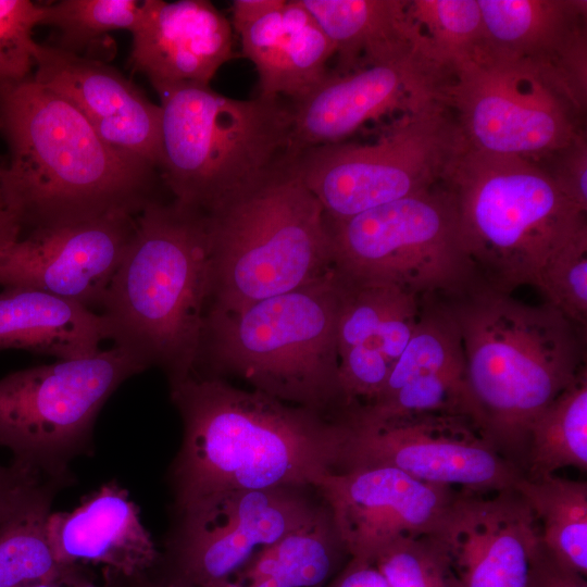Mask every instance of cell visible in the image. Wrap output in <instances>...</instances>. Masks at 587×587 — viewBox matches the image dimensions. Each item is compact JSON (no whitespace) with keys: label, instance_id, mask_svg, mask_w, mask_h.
<instances>
[{"label":"cell","instance_id":"cell-32","mask_svg":"<svg viewBox=\"0 0 587 587\" xmlns=\"http://www.w3.org/2000/svg\"><path fill=\"white\" fill-rule=\"evenodd\" d=\"M136 0H61L43 4L41 25L57 30L61 50L80 54L85 47L113 30L132 32L140 14Z\"/></svg>","mask_w":587,"mask_h":587},{"label":"cell","instance_id":"cell-4","mask_svg":"<svg viewBox=\"0 0 587 587\" xmlns=\"http://www.w3.org/2000/svg\"><path fill=\"white\" fill-rule=\"evenodd\" d=\"M210 297L205 213L155 199L136 228L104 294L102 314L114 346L168 384L195 372Z\"/></svg>","mask_w":587,"mask_h":587},{"label":"cell","instance_id":"cell-13","mask_svg":"<svg viewBox=\"0 0 587 587\" xmlns=\"http://www.w3.org/2000/svg\"><path fill=\"white\" fill-rule=\"evenodd\" d=\"M308 489L233 491L175 514L164 574L190 587H222L258 552L316 516L323 503Z\"/></svg>","mask_w":587,"mask_h":587},{"label":"cell","instance_id":"cell-39","mask_svg":"<svg viewBox=\"0 0 587 587\" xmlns=\"http://www.w3.org/2000/svg\"><path fill=\"white\" fill-rule=\"evenodd\" d=\"M585 576L557 561L540 545L532 564L527 587H587Z\"/></svg>","mask_w":587,"mask_h":587},{"label":"cell","instance_id":"cell-34","mask_svg":"<svg viewBox=\"0 0 587 587\" xmlns=\"http://www.w3.org/2000/svg\"><path fill=\"white\" fill-rule=\"evenodd\" d=\"M374 564L388 587H463L451 558L433 534L392 541Z\"/></svg>","mask_w":587,"mask_h":587},{"label":"cell","instance_id":"cell-21","mask_svg":"<svg viewBox=\"0 0 587 587\" xmlns=\"http://www.w3.org/2000/svg\"><path fill=\"white\" fill-rule=\"evenodd\" d=\"M340 276L344 294L337 327L339 382L349 408L360 399L371 402L383 389L413 334L422 298L391 283Z\"/></svg>","mask_w":587,"mask_h":587},{"label":"cell","instance_id":"cell-29","mask_svg":"<svg viewBox=\"0 0 587 587\" xmlns=\"http://www.w3.org/2000/svg\"><path fill=\"white\" fill-rule=\"evenodd\" d=\"M514 489L533 510L540 529V542L557 561L587 573V484L546 475H522Z\"/></svg>","mask_w":587,"mask_h":587},{"label":"cell","instance_id":"cell-41","mask_svg":"<svg viewBox=\"0 0 587 587\" xmlns=\"http://www.w3.org/2000/svg\"><path fill=\"white\" fill-rule=\"evenodd\" d=\"M28 587H125L124 583L104 579L95 582L88 569L83 566H64L51 577L37 582Z\"/></svg>","mask_w":587,"mask_h":587},{"label":"cell","instance_id":"cell-44","mask_svg":"<svg viewBox=\"0 0 587 587\" xmlns=\"http://www.w3.org/2000/svg\"><path fill=\"white\" fill-rule=\"evenodd\" d=\"M1 213V212H0Z\"/></svg>","mask_w":587,"mask_h":587},{"label":"cell","instance_id":"cell-8","mask_svg":"<svg viewBox=\"0 0 587 587\" xmlns=\"http://www.w3.org/2000/svg\"><path fill=\"white\" fill-rule=\"evenodd\" d=\"M154 89L158 172L176 202L208 213L289 159L290 108L279 99H235L191 83Z\"/></svg>","mask_w":587,"mask_h":587},{"label":"cell","instance_id":"cell-26","mask_svg":"<svg viewBox=\"0 0 587 587\" xmlns=\"http://www.w3.org/2000/svg\"><path fill=\"white\" fill-rule=\"evenodd\" d=\"M105 339L102 314L77 301L33 288L0 291V350L74 360L96 354Z\"/></svg>","mask_w":587,"mask_h":587},{"label":"cell","instance_id":"cell-17","mask_svg":"<svg viewBox=\"0 0 587 587\" xmlns=\"http://www.w3.org/2000/svg\"><path fill=\"white\" fill-rule=\"evenodd\" d=\"M135 228L136 216L128 214L24 235L3 225L0 286L38 289L100 309Z\"/></svg>","mask_w":587,"mask_h":587},{"label":"cell","instance_id":"cell-1","mask_svg":"<svg viewBox=\"0 0 587 587\" xmlns=\"http://www.w3.org/2000/svg\"><path fill=\"white\" fill-rule=\"evenodd\" d=\"M170 397L183 423L170 467L175 514L233 491L315 489L338 466L341 415L200 374L170 383Z\"/></svg>","mask_w":587,"mask_h":587},{"label":"cell","instance_id":"cell-20","mask_svg":"<svg viewBox=\"0 0 587 587\" xmlns=\"http://www.w3.org/2000/svg\"><path fill=\"white\" fill-rule=\"evenodd\" d=\"M33 76L73 104L111 147L158 170L161 108L118 70L38 43Z\"/></svg>","mask_w":587,"mask_h":587},{"label":"cell","instance_id":"cell-12","mask_svg":"<svg viewBox=\"0 0 587 587\" xmlns=\"http://www.w3.org/2000/svg\"><path fill=\"white\" fill-rule=\"evenodd\" d=\"M452 68L448 105L472 149L539 162L583 130L585 110L533 62L485 46Z\"/></svg>","mask_w":587,"mask_h":587},{"label":"cell","instance_id":"cell-23","mask_svg":"<svg viewBox=\"0 0 587 587\" xmlns=\"http://www.w3.org/2000/svg\"><path fill=\"white\" fill-rule=\"evenodd\" d=\"M130 65L152 87L210 85L234 58L233 26L208 0H145L130 32Z\"/></svg>","mask_w":587,"mask_h":587},{"label":"cell","instance_id":"cell-15","mask_svg":"<svg viewBox=\"0 0 587 587\" xmlns=\"http://www.w3.org/2000/svg\"><path fill=\"white\" fill-rule=\"evenodd\" d=\"M451 64L424 39L409 53L346 74L328 72L290 108L289 158L341 142L370 121L448 104Z\"/></svg>","mask_w":587,"mask_h":587},{"label":"cell","instance_id":"cell-16","mask_svg":"<svg viewBox=\"0 0 587 587\" xmlns=\"http://www.w3.org/2000/svg\"><path fill=\"white\" fill-rule=\"evenodd\" d=\"M315 490L349 558L373 564L392 541L434 533L458 494L391 466L333 471Z\"/></svg>","mask_w":587,"mask_h":587},{"label":"cell","instance_id":"cell-22","mask_svg":"<svg viewBox=\"0 0 587 587\" xmlns=\"http://www.w3.org/2000/svg\"><path fill=\"white\" fill-rule=\"evenodd\" d=\"M47 537L59 564L99 566L104 579L130 583L161 561L138 505L116 480L85 496L72 511H51Z\"/></svg>","mask_w":587,"mask_h":587},{"label":"cell","instance_id":"cell-9","mask_svg":"<svg viewBox=\"0 0 587 587\" xmlns=\"http://www.w3.org/2000/svg\"><path fill=\"white\" fill-rule=\"evenodd\" d=\"M147 367L112 346L96 354L58 360L0 379V447L14 464L61 487L70 463L92 452L96 420L112 394Z\"/></svg>","mask_w":587,"mask_h":587},{"label":"cell","instance_id":"cell-11","mask_svg":"<svg viewBox=\"0 0 587 587\" xmlns=\"http://www.w3.org/2000/svg\"><path fill=\"white\" fill-rule=\"evenodd\" d=\"M447 103L398 115L376 140L311 148L292 164L328 221H342L425 191L464 146Z\"/></svg>","mask_w":587,"mask_h":587},{"label":"cell","instance_id":"cell-14","mask_svg":"<svg viewBox=\"0 0 587 587\" xmlns=\"http://www.w3.org/2000/svg\"><path fill=\"white\" fill-rule=\"evenodd\" d=\"M347 425L336 471L391 466L421 482L492 494L514 488L523 471L505 459L462 416L420 414Z\"/></svg>","mask_w":587,"mask_h":587},{"label":"cell","instance_id":"cell-25","mask_svg":"<svg viewBox=\"0 0 587 587\" xmlns=\"http://www.w3.org/2000/svg\"><path fill=\"white\" fill-rule=\"evenodd\" d=\"M486 46L550 72L587 103V1L477 0Z\"/></svg>","mask_w":587,"mask_h":587},{"label":"cell","instance_id":"cell-38","mask_svg":"<svg viewBox=\"0 0 587 587\" xmlns=\"http://www.w3.org/2000/svg\"><path fill=\"white\" fill-rule=\"evenodd\" d=\"M45 483L51 482L14 463L9 466L0 465V524Z\"/></svg>","mask_w":587,"mask_h":587},{"label":"cell","instance_id":"cell-27","mask_svg":"<svg viewBox=\"0 0 587 587\" xmlns=\"http://www.w3.org/2000/svg\"><path fill=\"white\" fill-rule=\"evenodd\" d=\"M334 46L346 74L400 58L424 37L412 22L407 0H301Z\"/></svg>","mask_w":587,"mask_h":587},{"label":"cell","instance_id":"cell-36","mask_svg":"<svg viewBox=\"0 0 587 587\" xmlns=\"http://www.w3.org/2000/svg\"><path fill=\"white\" fill-rule=\"evenodd\" d=\"M42 20V3L0 0V82L20 80L33 75L38 47L33 32Z\"/></svg>","mask_w":587,"mask_h":587},{"label":"cell","instance_id":"cell-19","mask_svg":"<svg viewBox=\"0 0 587 587\" xmlns=\"http://www.w3.org/2000/svg\"><path fill=\"white\" fill-rule=\"evenodd\" d=\"M420 414L462 416L473 425L475 420L462 338L437 297L422 298L416 326L383 389L353 412L357 420L371 423Z\"/></svg>","mask_w":587,"mask_h":587},{"label":"cell","instance_id":"cell-5","mask_svg":"<svg viewBox=\"0 0 587 587\" xmlns=\"http://www.w3.org/2000/svg\"><path fill=\"white\" fill-rule=\"evenodd\" d=\"M342 294L332 266L240 312L208 309L192 374L235 376L284 402L337 415L347 409L337 348Z\"/></svg>","mask_w":587,"mask_h":587},{"label":"cell","instance_id":"cell-33","mask_svg":"<svg viewBox=\"0 0 587 587\" xmlns=\"http://www.w3.org/2000/svg\"><path fill=\"white\" fill-rule=\"evenodd\" d=\"M407 9L435 52L451 65L486 46L477 0H407Z\"/></svg>","mask_w":587,"mask_h":587},{"label":"cell","instance_id":"cell-6","mask_svg":"<svg viewBox=\"0 0 587 587\" xmlns=\"http://www.w3.org/2000/svg\"><path fill=\"white\" fill-rule=\"evenodd\" d=\"M205 215L208 309L240 312L333 266L327 217L291 159Z\"/></svg>","mask_w":587,"mask_h":587},{"label":"cell","instance_id":"cell-28","mask_svg":"<svg viewBox=\"0 0 587 587\" xmlns=\"http://www.w3.org/2000/svg\"><path fill=\"white\" fill-rule=\"evenodd\" d=\"M345 555L323 504L314 519L258 552L222 587H324L344 566Z\"/></svg>","mask_w":587,"mask_h":587},{"label":"cell","instance_id":"cell-42","mask_svg":"<svg viewBox=\"0 0 587 587\" xmlns=\"http://www.w3.org/2000/svg\"><path fill=\"white\" fill-rule=\"evenodd\" d=\"M126 587H190L183 582L163 574L161 577L152 578L150 573L130 583Z\"/></svg>","mask_w":587,"mask_h":587},{"label":"cell","instance_id":"cell-30","mask_svg":"<svg viewBox=\"0 0 587 587\" xmlns=\"http://www.w3.org/2000/svg\"><path fill=\"white\" fill-rule=\"evenodd\" d=\"M564 467L587 470V369L536 417L528 430L527 477Z\"/></svg>","mask_w":587,"mask_h":587},{"label":"cell","instance_id":"cell-7","mask_svg":"<svg viewBox=\"0 0 587 587\" xmlns=\"http://www.w3.org/2000/svg\"><path fill=\"white\" fill-rule=\"evenodd\" d=\"M442 183L455 201L462 242L479 279L502 292L534 286L545 262L587 230V212L530 159L464 143Z\"/></svg>","mask_w":587,"mask_h":587},{"label":"cell","instance_id":"cell-31","mask_svg":"<svg viewBox=\"0 0 587 587\" xmlns=\"http://www.w3.org/2000/svg\"><path fill=\"white\" fill-rule=\"evenodd\" d=\"M60 486L42 484L0 524V587H28L60 572L47 537V521Z\"/></svg>","mask_w":587,"mask_h":587},{"label":"cell","instance_id":"cell-2","mask_svg":"<svg viewBox=\"0 0 587 587\" xmlns=\"http://www.w3.org/2000/svg\"><path fill=\"white\" fill-rule=\"evenodd\" d=\"M0 135L9 149L4 211L17 235L137 216L158 199L154 166L107 143L73 104L33 75L0 82Z\"/></svg>","mask_w":587,"mask_h":587},{"label":"cell","instance_id":"cell-35","mask_svg":"<svg viewBox=\"0 0 587 587\" xmlns=\"http://www.w3.org/2000/svg\"><path fill=\"white\" fill-rule=\"evenodd\" d=\"M534 286L546 302L577 326L587 327V230L554 252L541 266Z\"/></svg>","mask_w":587,"mask_h":587},{"label":"cell","instance_id":"cell-18","mask_svg":"<svg viewBox=\"0 0 587 587\" xmlns=\"http://www.w3.org/2000/svg\"><path fill=\"white\" fill-rule=\"evenodd\" d=\"M463 587H527L541 545L538 521L514 489L458 491L432 533Z\"/></svg>","mask_w":587,"mask_h":587},{"label":"cell","instance_id":"cell-43","mask_svg":"<svg viewBox=\"0 0 587 587\" xmlns=\"http://www.w3.org/2000/svg\"><path fill=\"white\" fill-rule=\"evenodd\" d=\"M5 167V162L0 161V212L4 211V200H3V190H2V178Z\"/></svg>","mask_w":587,"mask_h":587},{"label":"cell","instance_id":"cell-40","mask_svg":"<svg viewBox=\"0 0 587 587\" xmlns=\"http://www.w3.org/2000/svg\"><path fill=\"white\" fill-rule=\"evenodd\" d=\"M324 587H388V584L375 564L349 558Z\"/></svg>","mask_w":587,"mask_h":587},{"label":"cell","instance_id":"cell-37","mask_svg":"<svg viewBox=\"0 0 587 587\" xmlns=\"http://www.w3.org/2000/svg\"><path fill=\"white\" fill-rule=\"evenodd\" d=\"M548 172L560 189L580 210L587 212V138L583 129L565 148L553 154Z\"/></svg>","mask_w":587,"mask_h":587},{"label":"cell","instance_id":"cell-3","mask_svg":"<svg viewBox=\"0 0 587 587\" xmlns=\"http://www.w3.org/2000/svg\"><path fill=\"white\" fill-rule=\"evenodd\" d=\"M440 301L462 338L474 425L523 471L530 425L586 365V329L482 280Z\"/></svg>","mask_w":587,"mask_h":587},{"label":"cell","instance_id":"cell-10","mask_svg":"<svg viewBox=\"0 0 587 587\" xmlns=\"http://www.w3.org/2000/svg\"><path fill=\"white\" fill-rule=\"evenodd\" d=\"M328 226L333 267L348 279L391 283L421 298L453 296L480 282L442 182Z\"/></svg>","mask_w":587,"mask_h":587},{"label":"cell","instance_id":"cell-24","mask_svg":"<svg viewBox=\"0 0 587 587\" xmlns=\"http://www.w3.org/2000/svg\"><path fill=\"white\" fill-rule=\"evenodd\" d=\"M230 24L257 70L260 97L295 101L328 74L334 46L301 0H236Z\"/></svg>","mask_w":587,"mask_h":587}]
</instances>
